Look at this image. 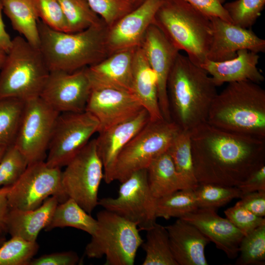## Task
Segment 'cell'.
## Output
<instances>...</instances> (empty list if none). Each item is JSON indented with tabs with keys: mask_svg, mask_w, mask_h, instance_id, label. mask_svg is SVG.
Here are the masks:
<instances>
[{
	"mask_svg": "<svg viewBox=\"0 0 265 265\" xmlns=\"http://www.w3.org/2000/svg\"><path fill=\"white\" fill-rule=\"evenodd\" d=\"M189 132L199 184L237 187L265 165V139L226 131L207 122Z\"/></svg>",
	"mask_w": 265,
	"mask_h": 265,
	"instance_id": "1",
	"label": "cell"
},
{
	"mask_svg": "<svg viewBox=\"0 0 265 265\" xmlns=\"http://www.w3.org/2000/svg\"><path fill=\"white\" fill-rule=\"evenodd\" d=\"M216 87L203 68L179 53L167 81L172 121L186 132L206 122Z\"/></svg>",
	"mask_w": 265,
	"mask_h": 265,
	"instance_id": "2",
	"label": "cell"
},
{
	"mask_svg": "<svg viewBox=\"0 0 265 265\" xmlns=\"http://www.w3.org/2000/svg\"><path fill=\"white\" fill-rule=\"evenodd\" d=\"M207 122L226 131L265 139V90L249 80L228 83L214 98Z\"/></svg>",
	"mask_w": 265,
	"mask_h": 265,
	"instance_id": "3",
	"label": "cell"
},
{
	"mask_svg": "<svg viewBox=\"0 0 265 265\" xmlns=\"http://www.w3.org/2000/svg\"><path fill=\"white\" fill-rule=\"evenodd\" d=\"M41 51L50 71L73 72L95 64L109 55L105 24L73 33L55 30L38 22Z\"/></svg>",
	"mask_w": 265,
	"mask_h": 265,
	"instance_id": "4",
	"label": "cell"
},
{
	"mask_svg": "<svg viewBox=\"0 0 265 265\" xmlns=\"http://www.w3.org/2000/svg\"><path fill=\"white\" fill-rule=\"evenodd\" d=\"M154 23L179 51L200 66L207 59L212 37L209 17L184 0H164Z\"/></svg>",
	"mask_w": 265,
	"mask_h": 265,
	"instance_id": "5",
	"label": "cell"
},
{
	"mask_svg": "<svg viewBox=\"0 0 265 265\" xmlns=\"http://www.w3.org/2000/svg\"><path fill=\"white\" fill-rule=\"evenodd\" d=\"M0 72V99L39 97L50 73L39 48L18 35L12 39Z\"/></svg>",
	"mask_w": 265,
	"mask_h": 265,
	"instance_id": "6",
	"label": "cell"
},
{
	"mask_svg": "<svg viewBox=\"0 0 265 265\" xmlns=\"http://www.w3.org/2000/svg\"><path fill=\"white\" fill-rule=\"evenodd\" d=\"M97 226L85 249L90 258H106V265H133L143 240L134 223L104 209L97 214Z\"/></svg>",
	"mask_w": 265,
	"mask_h": 265,
	"instance_id": "7",
	"label": "cell"
},
{
	"mask_svg": "<svg viewBox=\"0 0 265 265\" xmlns=\"http://www.w3.org/2000/svg\"><path fill=\"white\" fill-rule=\"evenodd\" d=\"M180 131L173 121H150L119 154L114 167V181L122 183L134 172L146 169L155 159L168 151Z\"/></svg>",
	"mask_w": 265,
	"mask_h": 265,
	"instance_id": "8",
	"label": "cell"
},
{
	"mask_svg": "<svg viewBox=\"0 0 265 265\" xmlns=\"http://www.w3.org/2000/svg\"><path fill=\"white\" fill-rule=\"evenodd\" d=\"M65 166L61 175L65 193L91 214L98 205V190L104 179L96 139L90 140Z\"/></svg>",
	"mask_w": 265,
	"mask_h": 265,
	"instance_id": "9",
	"label": "cell"
},
{
	"mask_svg": "<svg viewBox=\"0 0 265 265\" xmlns=\"http://www.w3.org/2000/svg\"><path fill=\"white\" fill-rule=\"evenodd\" d=\"M99 129L98 120L88 111L60 113L49 145L47 164L60 168L65 166Z\"/></svg>",
	"mask_w": 265,
	"mask_h": 265,
	"instance_id": "10",
	"label": "cell"
},
{
	"mask_svg": "<svg viewBox=\"0 0 265 265\" xmlns=\"http://www.w3.org/2000/svg\"><path fill=\"white\" fill-rule=\"evenodd\" d=\"M121 183L116 198L99 199L98 205L135 224L141 230L157 223L156 201L149 188L147 169L132 173Z\"/></svg>",
	"mask_w": 265,
	"mask_h": 265,
	"instance_id": "11",
	"label": "cell"
},
{
	"mask_svg": "<svg viewBox=\"0 0 265 265\" xmlns=\"http://www.w3.org/2000/svg\"><path fill=\"white\" fill-rule=\"evenodd\" d=\"M59 113L40 97L25 102L14 145L23 154L28 164L45 160Z\"/></svg>",
	"mask_w": 265,
	"mask_h": 265,
	"instance_id": "12",
	"label": "cell"
},
{
	"mask_svg": "<svg viewBox=\"0 0 265 265\" xmlns=\"http://www.w3.org/2000/svg\"><path fill=\"white\" fill-rule=\"evenodd\" d=\"M61 175L60 168L49 166L45 160L28 164L8 192L10 208L34 209L52 196H56L59 203L63 202L69 197L62 188Z\"/></svg>",
	"mask_w": 265,
	"mask_h": 265,
	"instance_id": "13",
	"label": "cell"
},
{
	"mask_svg": "<svg viewBox=\"0 0 265 265\" xmlns=\"http://www.w3.org/2000/svg\"><path fill=\"white\" fill-rule=\"evenodd\" d=\"M86 68L50 71L40 97L59 113L84 111L91 90Z\"/></svg>",
	"mask_w": 265,
	"mask_h": 265,
	"instance_id": "14",
	"label": "cell"
},
{
	"mask_svg": "<svg viewBox=\"0 0 265 265\" xmlns=\"http://www.w3.org/2000/svg\"><path fill=\"white\" fill-rule=\"evenodd\" d=\"M164 0H145L112 26L107 27L106 43L109 55L121 50L140 47Z\"/></svg>",
	"mask_w": 265,
	"mask_h": 265,
	"instance_id": "15",
	"label": "cell"
},
{
	"mask_svg": "<svg viewBox=\"0 0 265 265\" xmlns=\"http://www.w3.org/2000/svg\"><path fill=\"white\" fill-rule=\"evenodd\" d=\"M143 107L132 92L110 87L91 88L85 110L99 122L98 132L134 116Z\"/></svg>",
	"mask_w": 265,
	"mask_h": 265,
	"instance_id": "16",
	"label": "cell"
},
{
	"mask_svg": "<svg viewBox=\"0 0 265 265\" xmlns=\"http://www.w3.org/2000/svg\"><path fill=\"white\" fill-rule=\"evenodd\" d=\"M140 47L157 77L159 103L162 117L166 120L171 121L167 81L180 51L154 23L148 27Z\"/></svg>",
	"mask_w": 265,
	"mask_h": 265,
	"instance_id": "17",
	"label": "cell"
},
{
	"mask_svg": "<svg viewBox=\"0 0 265 265\" xmlns=\"http://www.w3.org/2000/svg\"><path fill=\"white\" fill-rule=\"evenodd\" d=\"M212 37L207 59L221 62L231 60L240 50L256 53L265 51V40L252 30L243 28L219 18H210Z\"/></svg>",
	"mask_w": 265,
	"mask_h": 265,
	"instance_id": "18",
	"label": "cell"
},
{
	"mask_svg": "<svg viewBox=\"0 0 265 265\" xmlns=\"http://www.w3.org/2000/svg\"><path fill=\"white\" fill-rule=\"evenodd\" d=\"M150 121L144 108L131 118L98 132L97 149L104 168V180L109 184L114 181L117 159L126 145Z\"/></svg>",
	"mask_w": 265,
	"mask_h": 265,
	"instance_id": "19",
	"label": "cell"
},
{
	"mask_svg": "<svg viewBox=\"0 0 265 265\" xmlns=\"http://www.w3.org/2000/svg\"><path fill=\"white\" fill-rule=\"evenodd\" d=\"M216 210L198 208L181 218L196 226L227 257L235 259L238 255L239 244L244 235L226 217L219 216Z\"/></svg>",
	"mask_w": 265,
	"mask_h": 265,
	"instance_id": "20",
	"label": "cell"
},
{
	"mask_svg": "<svg viewBox=\"0 0 265 265\" xmlns=\"http://www.w3.org/2000/svg\"><path fill=\"white\" fill-rule=\"evenodd\" d=\"M136 49L114 53L86 67L91 88L110 87L132 92V66Z\"/></svg>",
	"mask_w": 265,
	"mask_h": 265,
	"instance_id": "21",
	"label": "cell"
},
{
	"mask_svg": "<svg viewBox=\"0 0 265 265\" xmlns=\"http://www.w3.org/2000/svg\"><path fill=\"white\" fill-rule=\"evenodd\" d=\"M178 265H208L205 248L210 240L194 225L182 219L165 226Z\"/></svg>",
	"mask_w": 265,
	"mask_h": 265,
	"instance_id": "22",
	"label": "cell"
},
{
	"mask_svg": "<svg viewBox=\"0 0 265 265\" xmlns=\"http://www.w3.org/2000/svg\"><path fill=\"white\" fill-rule=\"evenodd\" d=\"M259 58L258 53L243 49L238 51L237 56L231 60L215 62L206 59L200 66L212 77L217 87L245 80L259 83L265 80L257 67Z\"/></svg>",
	"mask_w": 265,
	"mask_h": 265,
	"instance_id": "23",
	"label": "cell"
},
{
	"mask_svg": "<svg viewBox=\"0 0 265 265\" xmlns=\"http://www.w3.org/2000/svg\"><path fill=\"white\" fill-rule=\"evenodd\" d=\"M59 203L56 196L46 199L39 207L29 210L10 208L7 220V233L36 241L39 233L48 226Z\"/></svg>",
	"mask_w": 265,
	"mask_h": 265,
	"instance_id": "24",
	"label": "cell"
},
{
	"mask_svg": "<svg viewBox=\"0 0 265 265\" xmlns=\"http://www.w3.org/2000/svg\"><path fill=\"white\" fill-rule=\"evenodd\" d=\"M132 90L148 112L150 121L164 119L159 103L157 77L140 47L134 55Z\"/></svg>",
	"mask_w": 265,
	"mask_h": 265,
	"instance_id": "25",
	"label": "cell"
},
{
	"mask_svg": "<svg viewBox=\"0 0 265 265\" xmlns=\"http://www.w3.org/2000/svg\"><path fill=\"white\" fill-rule=\"evenodd\" d=\"M3 11L14 30L27 42L39 48L40 43L37 0H0Z\"/></svg>",
	"mask_w": 265,
	"mask_h": 265,
	"instance_id": "26",
	"label": "cell"
},
{
	"mask_svg": "<svg viewBox=\"0 0 265 265\" xmlns=\"http://www.w3.org/2000/svg\"><path fill=\"white\" fill-rule=\"evenodd\" d=\"M146 169L148 186L155 198L158 199L182 189L179 176L168 151L155 159Z\"/></svg>",
	"mask_w": 265,
	"mask_h": 265,
	"instance_id": "27",
	"label": "cell"
},
{
	"mask_svg": "<svg viewBox=\"0 0 265 265\" xmlns=\"http://www.w3.org/2000/svg\"><path fill=\"white\" fill-rule=\"evenodd\" d=\"M97 226V220L91 216L74 200L69 198L56 206L52 219L45 228L50 231L55 228H75L92 235Z\"/></svg>",
	"mask_w": 265,
	"mask_h": 265,
	"instance_id": "28",
	"label": "cell"
},
{
	"mask_svg": "<svg viewBox=\"0 0 265 265\" xmlns=\"http://www.w3.org/2000/svg\"><path fill=\"white\" fill-rule=\"evenodd\" d=\"M167 151L173 162L182 189L194 190L199 183L193 167L189 132L181 130Z\"/></svg>",
	"mask_w": 265,
	"mask_h": 265,
	"instance_id": "29",
	"label": "cell"
},
{
	"mask_svg": "<svg viewBox=\"0 0 265 265\" xmlns=\"http://www.w3.org/2000/svg\"><path fill=\"white\" fill-rule=\"evenodd\" d=\"M146 231V240L141 245L146 254L142 265H178L172 253L166 227L156 223Z\"/></svg>",
	"mask_w": 265,
	"mask_h": 265,
	"instance_id": "30",
	"label": "cell"
},
{
	"mask_svg": "<svg viewBox=\"0 0 265 265\" xmlns=\"http://www.w3.org/2000/svg\"><path fill=\"white\" fill-rule=\"evenodd\" d=\"M198 208L193 190L180 189L157 199L156 216L181 218Z\"/></svg>",
	"mask_w": 265,
	"mask_h": 265,
	"instance_id": "31",
	"label": "cell"
},
{
	"mask_svg": "<svg viewBox=\"0 0 265 265\" xmlns=\"http://www.w3.org/2000/svg\"><path fill=\"white\" fill-rule=\"evenodd\" d=\"M25 102L14 98L0 99V147L14 144Z\"/></svg>",
	"mask_w": 265,
	"mask_h": 265,
	"instance_id": "32",
	"label": "cell"
},
{
	"mask_svg": "<svg viewBox=\"0 0 265 265\" xmlns=\"http://www.w3.org/2000/svg\"><path fill=\"white\" fill-rule=\"evenodd\" d=\"M58 1L67 22L68 32H79L92 26L105 24L85 0Z\"/></svg>",
	"mask_w": 265,
	"mask_h": 265,
	"instance_id": "33",
	"label": "cell"
},
{
	"mask_svg": "<svg viewBox=\"0 0 265 265\" xmlns=\"http://www.w3.org/2000/svg\"><path fill=\"white\" fill-rule=\"evenodd\" d=\"M39 248L36 241L12 236L0 246V265H29Z\"/></svg>",
	"mask_w": 265,
	"mask_h": 265,
	"instance_id": "34",
	"label": "cell"
},
{
	"mask_svg": "<svg viewBox=\"0 0 265 265\" xmlns=\"http://www.w3.org/2000/svg\"><path fill=\"white\" fill-rule=\"evenodd\" d=\"M193 191L198 208L216 209L241 196L237 187L213 184H199Z\"/></svg>",
	"mask_w": 265,
	"mask_h": 265,
	"instance_id": "35",
	"label": "cell"
},
{
	"mask_svg": "<svg viewBox=\"0 0 265 265\" xmlns=\"http://www.w3.org/2000/svg\"><path fill=\"white\" fill-rule=\"evenodd\" d=\"M238 254L236 265H265V224L243 236L239 244Z\"/></svg>",
	"mask_w": 265,
	"mask_h": 265,
	"instance_id": "36",
	"label": "cell"
},
{
	"mask_svg": "<svg viewBox=\"0 0 265 265\" xmlns=\"http://www.w3.org/2000/svg\"><path fill=\"white\" fill-rule=\"evenodd\" d=\"M265 5V0H235L223 5L233 24L248 28L255 23Z\"/></svg>",
	"mask_w": 265,
	"mask_h": 265,
	"instance_id": "37",
	"label": "cell"
},
{
	"mask_svg": "<svg viewBox=\"0 0 265 265\" xmlns=\"http://www.w3.org/2000/svg\"><path fill=\"white\" fill-rule=\"evenodd\" d=\"M28 164L26 158L14 144L7 147L0 160V188L13 185Z\"/></svg>",
	"mask_w": 265,
	"mask_h": 265,
	"instance_id": "38",
	"label": "cell"
},
{
	"mask_svg": "<svg viewBox=\"0 0 265 265\" xmlns=\"http://www.w3.org/2000/svg\"><path fill=\"white\" fill-rule=\"evenodd\" d=\"M109 27L135 7L128 0H85Z\"/></svg>",
	"mask_w": 265,
	"mask_h": 265,
	"instance_id": "39",
	"label": "cell"
},
{
	"mask_svg": "<svg viewBox=\"0 0 265 265\" xmlns=\"http://www.w3.org/2000/svg\"><path fill=\"white\" fill-rule=\"evenodd\" d=\"M40 20L50 28L68 32V26L58 0H37Z\"/></svg>",
	"mask_w": 265,
	"mask_h": 265,
	"instance_id": "40",
	"label": "cell"
},
{
	"mask_svg": "<svg viewBox=\"0 0 265 265\" xmlns=\"http://www.w3.org/2000/svg\"><path fill=\"white\" fill-rule=\"evenodd\" d=\"M226 217L242 234L246 235L265 224L264 217L255 215L238 203L224 211Z\"/></svg>",
	"mask_w": 265,
	"mask_h": 265,
	"instance_id": "41",
	"label": "cell"
},
{
	"mask_svg": "<svg viewBox=\"0 0 265 265\" xmlns=\"http://www.w3.org/2000/svg\"><path fill=\"white\" fill-rule=\"evenodd\" d=\"M210 18H219L228 22L232 20L224 7L225 0H184Z\"/></svg>",
	"mask_w": 265,
	"mask_h": 265,
	"instance_id": "42",
	"label": "cell"
},
{
	"mask_svg": "<svg viewBox=\"0 0 265 265\" xmlns=\"http://www.w3.org/2000/svg\"><path fill=\"white\" fill-rule=\"evenodd\" d=\"M80 261L75 252L69 251L45 254L33 258L29 265H75Z\"/></svg>",
	"mask_w": 265,
	"mask_h": 265,
	"instance_id": "43",
	"label": "cell"
},
{
	"mask_svg": "<svg viewBox=\"0 0 265 265\" xmlns=\"http://www.w3.org/2000/svg\"><path fill=\"white\" fill-rule=\"evenodd\" d=\"M239 201V205L260 217L265 216V191H259L242 195Z\"/></svg>",
	"mask_w": 265,
	"mask_h": 265,
	"instance_id": "44",
	"label": "cell"
},
{
	"mask_svg": "<svg viewBox=\"0 0 265 265\" xmlns=\"http://www.w3.org/2000/svg\"><path fill=\"white\" fill-rule=\"evenodd\" d=\"M237 187L241 196L250 192L265 191V165L251 174Z\"/></svg>",
	"mask_w": 265,
	"mask_h": 265,
	"instance_id": "45",
	"label": "cell"
},
{
	"mask_svg": "<svg viewBox=\"0 0 265 265\" xmlns=\"http://www.w3.org/2000/svg\"><path fill=\"white\" fill-rule=\"evenodd\" d=\"M10 186L0 188V238L5 237V234L7 233V220L10 207L7 196Z\"/></svg>",
	"mask_w": 265,
	"mask_h": 265,
	"instance_id": "46",
	"label": "cell"
},
{
	"mask_svg": "<svg viewBox=\"0 0 265 265\" xmlns=\"http://www.w3.org/2000/svg\"><path fill=\"white\" fill-rule=\"evenodd\" d=\"M3 7L0 0V49L7 53L11 46L12 39L7 32L2 16Z\"/></svg>",
	"mask_w": 265,
	"mask_h": 265,
	"instance_id": "47",
	"label": "cell"
},
{
	"mask_svg": "<svg viewBox=\"0 0 265 265\" xmlns=\"http://www.w3.org/2000/svg\"><path fill=\"white\" fill-rule=\"evenodd\" d=\"M6 55V53L3 50L0 49V70L4 63Z\"/></svg>",
	"mask_w": 265,
	"mask_h": 265,
	"instance_id": "48",
	"label": "cell"
},
{
	"mask_svg": "<svg viewBox=\"0 0 265 265\" xmlns=\"http://www.w3.org/2000/svg\"><path fill=\"white\" fill-rule=\"evenodd\" d=\"M129 1L134 7H136V6L140 5L141 3H142L143 2H144L145 0H128Z\"/></svg>",
	"mask_w": 265,
	"mask_h": 265,
	"instance_id": "49",
	"label": "cell"
},
{
	"mask_svg": "<svg viewBox=\"0 0 265 265\" xmlns=\"http://www.w3.org/2000/svg\"><path fill=\"white\" fill-rule=\"evenodd\" d=\"M6 148L3 147H0V160L5 151Z\"/></svg>",
	"mask_w": 265,
	"mask_h": 265,
	"instance_id": "50",
	"label": "cell"
},
{
	"mask_svg": "<svg viewBox=\"0 0 265 265\" xmlns=\"http://www.w3.org/2000/svg\"><path fill=\"white\" fill-rule=\"evenodd\" d=\"M6 240L5 237L0 238V246Z\"/></svg>",
	"mask_w": 265,
	"mask_h": 265,
	"instance_id": "51",
	"label": "cell"
}]
</instances>
